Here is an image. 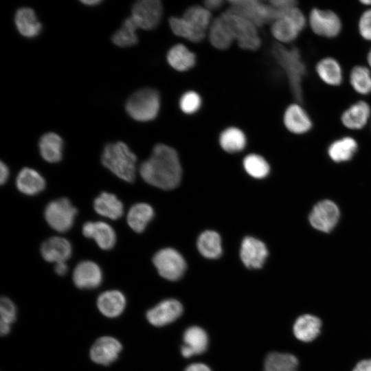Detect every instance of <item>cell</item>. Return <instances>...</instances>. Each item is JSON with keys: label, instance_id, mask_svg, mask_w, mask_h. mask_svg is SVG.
<instances>
[{"label": "cell", "instance_id": "obj_1", "mask_svg": "<svg viewBox=\"0 0 371 371\" xmlns=\"http://www.w3.org/2000/svg\"><path fill=\"white\" fill-rule=\"evenodd\" d=\"M139 172L146 183L166 190L177 187L182 175L177 151L164 144L153 148L150 157L141 164Z\"/></svg>", "mask_w": 371, "mask_h": 371}, {"label": "cell", "instance_id": "obj_2", "mask_svg": "<svg viewBox=\"0 0 371 371\" xmlns=\"http://www.w3.org/2000/svg\"><path fill=\"white\" fill-rule=\"evenodd\" d=\"M271 52L277 64L283 70L293 97L297 102H300L303 97L302 82L306 74V67L300 51L296 47H287L276 43L273 45Z\"/></svg>", "mask_w": 371, "mask_h": 371}, {"label": "cell", "instance_id": "obj_3", "mask_svg": "<svg viewBox=\"0 0 371 371\" xmlns=\"http://www.w3.org/2000/svg\"><path fill=\"white\" fill-rule=\"evenodd\" d=\"M102 165L120 179L132 183L136 176L137 157L122 142L107 144L102 153Z\"/></svg>", "mask_w": 371, "mask_h": 371}, {"label": "cell", "instance_id": "obj_4", "mask_svg": "<svg viewBox=\"0 0 371 371\" xmlns=\"http://www.w3.org/2000/svg\"><path fill=\"white\" fill-rule=\"evenodd\" d=\"M220 16L227 25L238 47L247 51H256L261 45L258 27L249 20L229 8Z\"/></svg>", "mask_w": 371, "mask_h": 371}, {"label": "cell", "instance_id": "obj_5", "mask_svg": "<svg viewBox=\"0 0 371 371\" xmlns=\"http://www.w3.org/2000/svg\"><path fill=\"white\" fill-rule=\"evenodd\" d=\"M277 11L278 16L271 23V33L278 43H290L304 29L307 19L297 5Z\"/></svg>", "mask_w": 371, "mask_h": 371}, {"label": "cell", "instance_id": "obj_6", "mask_svg": "<svg viewBox=\"0 0 371 371\" xmlns=\"http://www.w3.org/2000/svg\"><path fill=\"white\" fill-rule=\"evenodd\" d=\"M160 106L159 92L152 88H143L131 95L126 100L125 109L134 120L144 122L155 120Z\"/></svg>", "mask_w": 371, "mask_h": 371}, {"label": "cell", "instance_id": "obj_7", "mask_svg": "<svg viewBox=\"0 0 371 371\" xmlns=\"http://www.w3.org/2000/svg\"><path fill=\"white\" fill-rule=\"evenodd\" d=\"M230 9L243 16L258 27L272 23L278 16L277 10L268 2L258 0L229 1Z\"/></svg>", "mask_w": 371, "mask_h": 371}, {"label": "cell", "instance_id": "obj_8", "mask_svg": "<svg viewBox=\"0 0 371 371\" xmlns=\"http://www.w3.org/2000/svg\"><path fill=\"white\" fill-rule=\"evenodd\" d=\"M77 209L65 197L50 201L45 207L44 217L47 224L55 231L65 232L74 225Z\"/></svg>", "mask_w": 371, "mask_h": 371}, {"label": "cell", "instance_id": "obj_9", "mask_svg": "<svg viewBox=\"0 0 371 371\" xmlns=\"http://www.w3.org/2000/svg\"><path fill=\"white\" fill-rule=\"evenodd\" d=\"M307 23L313 33L327 38L337 37L342 29L339 16L330 10L313 8L309 12Z\"/></svg>", "mask_w": 371, "mask_h": 371}, {"label": "cell", "instance_id": "obj_10", "mask_svg": "<svg viewBox=\"0 0 371 371\" xmlns=\"http://www.w3.org/2000/svg\"><path fill=\"white\" fill-rule=\"evenodd\" d=\"M153 262L159 274L171 281L180 279L186 269V262L183 256L172 248L157 251L153 256Z\"/></svg>", "mask_w": 371, "mask_h": 371}, {"label": "cell", "instance_id": "obj_11", "mask_svg": "<svg viewBox=\"0 0 371 371\" xmlns=\"http://www.w3.org/2000/svg\"><path fill=\"white\" fill-rule=\"evenodd\" d=\"M163 10V5L159 0H139L133 4L131 17L138 29L151 30L161 22Z\"/></svg>", "mask_w": 371, "mask_h": 371}, {"label": "cell", "instance_id": "obj_12", "mask_svg": "<svg viewBox=\"0 0 371 371\" xmlns=\"http://www.w3.org/2000/svg\"><path fill=\"white\" fill-rule=\"evenodd\" d=\"M339 217L340 211L337 204L330 200H322L311 210L309 223L314 229L328 233L336 226Z\"/></svg>", "mask_w": 371, "mask_h": 371}, {"label": "cell", "instance_id": "obj_13", "mask_svg": "<svg viewBox=\"0 0 371 371\" xmlns=\"http://www.w3.org/2000/svg\"><path fill=\"white\" fill-rule=\"evenodd\" d=\"M122 350L121 342L109 335L97 339L89 350L91 361L102 366H109L115 362Z\"/></svg>", "mask_w": 371, "mask_h": 371}, {"label": "cell", "instance_id": "obj_14", "mask_svg": "<svg viewBox=\"0 0 371 371\" xmlns=\"http://www.w3.org/2000/svg\"><path fill=\"white\" fill-rule=\"evenodd\" d=\"M183 313V306L175 299L164 300L150 308L146 317L154 326L168 325L178 319Z\"/></svg>", "mask_w": 371, "mask_h": 371}, {"label": "cell", "instance_id": "obj_15", "mask_svg": "<svg viewBox=\"0 0 371 371\" xmlns=\"http://www.w3.org/2000/svg\"><path fill=\"white\" fill-rule=\"evenodd\" d=\"M282 122L291 133L303 135L313 128V121L306 110L297 102L289 104L284 111Z\"/></svg>", "mask_w": 371, "mask_h": 371}, {"label": "cell", "instance_id": "obj_16", "mask_svg": "<svg viewBox=\"0 0 371 371\" xmlns=\"http://www.w3.org/2000/svg\"><path fill=\"white\" fill-rule=\"evenodd\" d=\"M72 279L77 288L93 289L100 285L103 274L97 263L91 260H84L79 262L74 268Z\"/></svg>", "mask_w": 371, "mask_h": 371}, {"label": "cell", "instance_id": "obj_17", "mask_svg": "<svg viewBox=\"0 0 371 371\" xmlns=\"http://www.w3.org/2000/svg\"><path fill=\"white\" fill-rule=\"evenodd\" d=\"M82 232L85 237L93 239L102 249H111L115 245V232L105 222L87 221L82 225Z\"/></svg>", "mask_w": 371, "mask_h": 371}, {"label": "cell", "instance_id": "obj_18", "mask_svg": "<svg viewBox=\"0 0 371 371\" xmlns=\"http://www.w3.org/2000/svg\"><path fill=\"white\" fill-rule=\"evenodd\" d=\"M240 255L247 267L259 269L263 266L268 251L262 241L253 237H246L242 242Z\"/></svg>", "mask_w": 371, "mask_h": 371}, {"label": "cell", "instance_id": "obj_19", "mask_svg": "<svg viewBox=\"0 0 371 371\" xmlns=\"http://www.w3.org/2000/svg\"><path fill=\"white\" fill-rule=\"evenodd\" d=\"M72 253L70 242L65 238L52 236L45 240L41 246L43 258L49 262L58 263L68 260Z\"/></svg>", "mask_w": 371, "mask_h": 371}, {"label": "cell", "instance_id": "obj_20", "mask_svg": "<svg viewBox=\"0 0 371 371\" xmlns=\"http://www.w3.org/2000/svg\"><path fill=\"white\" fill-rule=\"evenodd\" d=\"M183 344L181 353L185 358L204 352L209 343L207 333L202 328L193 326L188 328L183 335Z\"/></svg>", "mask_w": 371, "mask_h": 371}, {"label": "cell", "instance_id": "obj_21", "mask_svg": "<svg viewBox=\"0 0 371 371\" xmlns=\"http://www.w3.org/2000/svg\"><path fill=\"white\" fill-rule=\"evenodd\" d=\"M322 322L320 318L312 314L300 315L293 326V333L300 341L311 343L320 335Z\"/></svg>", "mask_w": 371, "mask_h": 371}, {"label": "cell", "instance_id": "obj_22", "mask_svg": "<svg viewBox=\"0 0 371 371\" xmlns=\"http://www.w3.org/2000/svg\"><path fill=\"white\" fill-rule=\"evenodd\" d=\"M96 305L100 313L106 317L116 318L125 310L126 299L120 291L108 290L100 294Z\"/></svg>", "mask_w": 371, "mask_h": 371}, {"label": "cell", "instance_id": "obj_23", "mask_svg": "<svg viewBox=\"0 0 371 371\" xmlns=\"http://www.w3.org/2000/svg\"><path fill=\"white\" fill-rule=\"evenodd\" d=\"M371 115L370 104L359 100L349 106L341 115L343 126L350 130H361L369 122Z\"/></svg>", "mask_w": 371, "mask_h": 371}, {"label": "cell", "instance_id": "obj_24", "mask_svg": "<svg viewBox=\"0 0 371 371\" xmlns=\"http://www.w3.org/2000/svg\"><path fill=\"white\" fill-rule=\"evenodd\" d=\"M16 186L21 193L34 196L45 189V180L36 170L25 167L22 168L17 175Z\"/></svg>", "mask_w": 371, "mask_h": 371}, {"label": "cell", "instance_id": "obj_25", "mask_svg": "<svg viewBox=\"0 0 371 371\" xmlns=\"http://www.w3.org/2000/svg\"><path fill=\"white\" fill-rule=\"evenodd\" d=\"M315 72L319 78L328 86L337 87L343 82V69L335 58L327 56L320 59L315 65Z\"/></svg>", "mask_w": 371, "mask_h": 371}, {"label": "cell", "instance_id": "obj_26", "mask_svg": "<svg viewBox=\"0 0 371 371\" xmlns=\"http://www.w3.org/2000/svg\"><path fill=\"white\" fill-rule=\"evenodd\" d=\"M14 23L18 32L26 38L36 37L42 30L34 10L28 7H22L16 11Z\"/></svg>", "mask_w": 371, "mask_h": 371}, {"label": "cell", "instance_id": "obj_27", "mask_svg": "<svg viewBox=\"0 0 371 371\" xmlns=\"http://www.w3.org/2000/svg\"><path fill=\"white\" fill-rule=\"evenodd\" d=\"M93 208L100 216L116 220L124 214V205L117 197L106 192H102L93 201Z\"/></svg>", "mask_w": 371, "mask_h": 371}, {"label": "cell", "instance_id": "obj_28", "mask_svg": "<svg viewBox=\"0 0 371 371\" xmlns=\"http://www.w3.org/2000/svg\"><path fill=\"white\" fill-rule=\"evenodd\" d=\"M42 158L49 163H56L62 159L63 140L58 134L48 132L43 135L38 142Z\"/></svg>", "mask_w": 371, "mask_h": 371}, {"label": "cell", "instance_id": "obj_29", "mask_svg": "<svg viewBox=\"0 0 371 371\" xmlns=\"http://www.w3.org/2000/svg\"><path fill=\"white\" fill-rule=\"evenodd\" d=\"M168 65L177 71H187L196 64L195 54L183 44L173 45L166 54Z\"/></svg>", "mask_w": 371, "mask_h": 371}, {"label": "cell", "instance_id": "obj_30", "mask_svg": "<svg viewBox=\"0 0 371 371\" xmlns=\"http://www.w3.org/2000/svg\"><path fill=\"white\" fill-rule=\"evenodd\" d=\"M207 34L210 44L219 50L227 49L234 41L227 25L220 16L213 19Z\"/></svg>", "mask_w": 371, "mask_h": 371}, {"label": "cell", "instance_id": "obj_31", "mask_svg": "<svg viewBox=\"0 0 371 371\" xmlns=\"http://www.w3.org/2000/svg\"><path fill=\"white\" fill-rule=\"evenodd\" d=\"M298 359L294 355L289 352L270 351L265 357L263 371L298 370Z\"/></svg>", "mask_w": 371, "mask_h": 371}, {"label": "cell", "instance_id": "obj_32", "mask_svg": "<svg viewBox=\"0 0 371 371\" xmlns=\"http://www.w3.org/2000/svg\"><path fill=\"white\" fill-rule=\"evenodd\" d=\"M358 148L357 141L352 137L345 136L333 142L328 148V155L335 162L349 161Z\"/></svg>", "mask_w": 371, "mask_h": 371}, {"label": "cell", "instance_id": "obj_33", "mask_svg": "<svg viewBox=\"0 0 371 371\" xmlns=\"http://www.w3.org/2000/svg\"><path fill=\"white\" fill-rule=\"evenodd\" d=\"M154 210L148 203H138L134 204L127 214V223L135 232L141 233L153 219Z\"/></svg>", "mask_w": 371, "mask_h": 371}, {"label": "cell", "instance_id": "obj_34", "mask_svg": "<svg viewBox=\"0 0 371 371\" xmlns=\"http://www.w3.org/2000/svg\"><path fill=\"white\" fill-rule=\"evenodd\" d=\"M172 32L177 36L192 43H199L206 36L207 32L198 30L183 16H172L168 20Z\"/></svg>", "mask_w": 371, "mask_h": 371}, {"label": "cell", "instance_id": "obj_35", "mask_svg": "<svg viewBox=\"0 0 371 371\" xmlns=\"http://www.w3.org/2000/svg\"><path fill=\"white\" fill-rule=\"evenodd\" d=\"M197 248L201 254L207 258H218L222 254L220 235L215 231L203 232L198 238Z\"/></svg>", "mask_w": 371, "mask_h": 371}, {"label": "cell", "instance_id": "obj_36", "mask_svg": "<svg viewBox=\"0 0 371 371\" xmlns=\"http://www.w3.org/2000/svg\"><path fill=\"white\" fill-rule=\"evenodd\" d=\"M219 143L225 151L234 153L245 148L247 139L242 130L231 126L222 131L219 137Z\"/></svg>", "mask_w": 371, "mask_h": 371}, {"label": "cell", "instance_id": "obj_37", "mask_svg": "<svg viewBox=\"0 0 371 371\" xmlns=\"http://www.w3.org/2000/svg\"><path fill=\"white\" fill-rule=\"evenodd\" d=\"M349 82L354 91L363 95L371 93V70L368 67L356 65L350 71Z\"/></svg>", "mask_w": 371, "mask_h": 371}, {"label": "cell", "instance_id": "obj_38", "mask_svg": "<svg viewBox=\"0 0 371 371\" xmlns=\"http://www.w3.org/2000/svg\"><path fill=\"white\" fill-rule=\"evenodd\" d=\"M137 29V25L131 16L126 19L120 28L112 35V42L120 47L136 45L138 43V36L136 33Z\"/></svg>", "mask_w": 371, "mask_h": 371}, {"label": "cell", "instance_id": "obj_39", "mask_svg": "<svg viewBox=\"0 0 371 371\" xmlns=\"http://www.w3.org/2000/svg\"><path fill=\"white\" fill-rule=\"evenodd\" d=\"M182 16L196 28L205 32L208 31L213 21L211 12L200 5L188 8Z\"/></svg>", "mask_w": 371, "mask_h": 371}, {"label": "cell", "instance_id": "obj_40", "mask_svg": "<svg viewBox=\"0 0 371 371\" xmlns=\"http://www.w3.org/2000/svg\"><path fill=\"white\" fill-rule=\"evenodd\" d=\"M243 166L249 175L257 179L265 177L270 170L269 165L265 159L256 154L246 156L243 160Z\"/></svg>", "mask_w": 371, "mask_h": 371}, {"label": "cell", "instance_id": "obj_41", "mask_svg": "<svg viewBox=\"0 0 371 371\" xmlns=\"http://www.w3.org/2000/svg\"><path fill=\"white\" fill-rule=\"evenodd\" d=\"M202 104L201 98L198 93L188 91L184 93L179 102L181 111L188 115L197 112Z\"/></svg>", "mask_w": 371, "mask_h": 371}, {"label": "cell", "instance_id": "obj_42", "mask_svg": "<svg viewBox=\"0 0 371 371\" xmlns=\"http://www.w3.org/2000/svg\"><path fill=\"white\" fill-rule=\"evenodd\" d=\"M0 324L11 326L16 318V308L7 297H2L0 302Z\"/></svg>", "mask_w": 371, "mask_h": 371}, {"label": "cell", "instance_id": "obj_43", "mask_svg": "<svg viewBox=\"0 0 371 371\" xmlns=\"http://www.w3.org/2000/svg\"><path fill=\"white\" fill-rule=\"evenodd\" d=\"M358 31L362 38L371 41V8L366 9L360 15Z\"/></svg>", "mask_w": 371, "mask_h": 371}, {"label": "cell", "instance_id": "obj_44", "mask_svg": "<svg viewBox=\"0 0 371 371\" xmlns=\"http://www.w3.org/2000/svg\"><path fill=\"white\" fill-rule=\"evenodd\" d=\"M269 3L276 10H282L297 5V1L294 0H272Z\"/></svg>", "mask_w": 371, "mask_h": 371}, {"label": "cell", "instance_id": "obj_45", "mask_svg": "<svg viewBox=\"0 0 371 371\" xmlns=\"http://www.w3.org/2000/svg\"><path fill=\"white\" fill-rule=\"evenodd\" d=\"M224 3L222 0H207L203 2V6L209 11H214L220 9Z\"/></svg>", "mask_w": 371, "mask_h": 371}, {"label": "cell", "instance_id": "obj_46", "mask_svg": "<svg viewBox=\"0 0 371 371\" xmlns=\"http://www.w3.org/2000/svg\"><path fill=\"white\" fill-rule=\"evenodd\" d=\"M352 371H371V359H365L359 361Z\"/></svg>", "mask_w": 371, "mask_h": 371}, {"label": "cell", "instance_id": "obj_47", "mask_svg": "<svg viewBox=\"0 0 371 371\" xmlns=\"http://www.w3.org/2000/svg\"><path fill=\"white\" fill-rule=\"evenodd\" d=\"M10 171L8 166L3 161L0 164V182L1 184H4L8 179Z\"/></svg>", "mask_w": 371, "mask_h": 371}, {"label": "cell", "instance_id": "obj_48", "mask_svg": "<svg viewBox=\"0 0 371 371\" xmlns=\"http://www.w3.org/2000/svg\"><path fill=\"white\" fill-rule=\"evenodd\" d=\"M185 371H212L205 364L202 363H194L189 365Z\"/></svg>", "mask_w": 371, "mask_h": 371}, {"label": "cell", "instance_id": "obj_49", "mask_svg": "<svg viewBox=\"0 0 371 371\" xmlns=\"http://www.w3.org/2000/svg\"><path fill=\"white\" fill-rule=\"evenodd\" d=\"M54 271L58 276H64L68 271V266L65 262L56 263L54 266Z\"/></svg>", "mask_w": 371, "mask_h": 371}, {"label": "cell", "instance_id": "obj_50", "mask_svg": "<svg viewBox=\"0 0 371 371\" xmlns=\"http://www.w3.org/2000/svg\"><path fill=\"white\" fill-rule=\"evenodd\" d=\"M80 2L85 4V5L95 6L100 4L101 2H102V1L101 0H84V1H80Z\"/></svg>", "mask_w": 371, "mask_h": 371}, {"label": "cell", "instance_id": "obj_51", "mask_svg": "<svg viewBox=\"0 0 371 371\" xmlns=\"http://www.w3.org/2000/svg\"><path fill=\"white\" fill-rule=\"evenodd\" d=\"M366 60L368 65V68L371 70V48L369 49L367 54Z\"/></svg>", "mask_w": 371, "mask_h": 371}, {"label": "cell", "instance_id": "obj_52", "mask_svg": "<svg viewBox=\"0 0 371 371\" xmlns=\"http://www.w3.org/2000/svg\"><path fill=\"white\" fill-rule=\"evenodd\" d=\"M360 3L363 5L371 7V0L360 1Z\"/></svg>", "mask_w": 371, "mask_h": 371}, {"label": "cell", "instance_id": "obj_53", "mask_svg": "<svg viewBox=\"0 0 371 371\" xmlns=\"http://www.w3.org/2000/svg\"><path fill=\"white\" fill-rule=\"evenodd\" d=\"M282 371H298V370H282Z\"/></svg>", "mask_w": 371, "mask_h": 371}]
</instances>
